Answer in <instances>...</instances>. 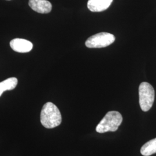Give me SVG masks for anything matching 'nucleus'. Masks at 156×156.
Here are the masks:
<instances>
[{"instance_id":"nucleus-8","label":"nucleus","mask_w":156,"mask_h":156,"mask_svg":"<svg viewBox=\"0 0 156 156\" xmlns=\"http://www.w3.org/2000/svg\"><path fill=\"white\" fill-rule=\"evenodd\" d=\"M17 83V79L14 77L8 78L0 82V97L4 91L14 89L16 87Z\"/></svg>"},{"instance_id":"nucleus-5","label":"nucleus","mask_w":156,"mask_h":156,"mask_svg":"<svg viewBox=\"0 0 156 156\" xmlns=\"http://www.w3.org/2000/svg\"><path fill=\"white\" fill-rule=\"evenodd\" d=\"M12 49L18 53H27L32 50L33 44L26 39L15 38L10 42Z\"/></svg>"},{"instance_id":"nucleus-3","label":"nucleus","mask_w":156,"mask_h":156,"mask_svg":"<svg viewBox=\"0 0 156 156\" xmlns=\"http://www.w3.org/2000/svg\"><path fill=\"white\" fill-rule=\"evenodd\" d=\"M140 105L144 112L149 111L154 101L155 92L153 86L147 82L141 83L139 87Z\"/></svg>"},{"instance_id":"nucleus-7","label":"nucleus","mask_w":156,"mask_h":156,"mask_svg":"<svg viewBox=\"0 0 156 156\" xmlns=\"http://www.w3.org/2000/svg\"><path fill=\"white\" fill-rule=\"evenodd\" d=\"M112 1L113 0H89L87 8L93 12L104 11L110 6Z\"/></svg>"},{"instance_id":"nucleus-10","label":"nucleus","mask_w":156,"mask_h":156,"mask_svg":"<svg viewBox=\"0 0 156 156\" xmlns=\"http://www.w3.org/2000/svg\"><path fill=\"white\" fill-rule=\"evenodd\" d=\"M8 1H9V0H8Z\"/></svg>"},{"instance_id":"nucleus-1","label":"nucleus","mask_w":156,"mask_h":156,"mask_svg":"<svg viewBox=\"0 0 156 156\" xmlns=\"http://www.w3.org/2000/svg\"><path fill=\"white\" fill-rule=\"evenodd\" d=\"M61 113L52 102H48L43 106L41 112V123L46 128H53L62 123Z\"/></svg>"},{"instance_id":"nucleus-6","label":"nucleus","mask_w":156,"mask_h":156,"mask_svg":"<svg viewBox=\"0 0 156 156\" xmlns=\"http://www.w3.org/2000/svg\"><path fill=\"white\" fill-rule=\"evenodd\" d=\"M28 5L34 11L39 13H48L52 9L51 4L47 0H29Z\"/></svg>"},{"instance_id":"nucleus-4","label":"nucleus","mask_w":156,"mask_h":156,"mask_svg":"<svg viewBox=\"0 0 156 156\" xmlns=\"http://www.w3.org/2000/svg\"><path fill=\"white\" fill-rule=\"evenodd\" d=\"M115 37L108 33H100L91 36L86 40L85 45L89 48H102L112 44Z\"/></svg>"},{"instance_id":"nucleus-9","label":"nucleus","mask_w":156,"mask_h":156,"mask_svg":"<svg viewBox=\"0 0 156 156\" xmlns=\"http://www.w3.org/2000/svg\"><path fill=\"white\" fill-rule=\"evenodd\" d=\"M140 153L144 156H150L156 153V138L143 145L140 149Z\"/></svg>"},{"instance_id":"nucleus-2","label":"nucleus","mask_w":156,"mask_h":156,"mask_svg":"<svg viewBox=\"0 0 156 156\" xmlns=\"http://www.w3.org/2000/svg\"><path fill=\"white\" fill-rule=\"evenodd\" d=\"M123 122V117L117 111L108 112L96 127L98 133H105L108 131L115 132Z\"/></svg>"}]
</instances>
